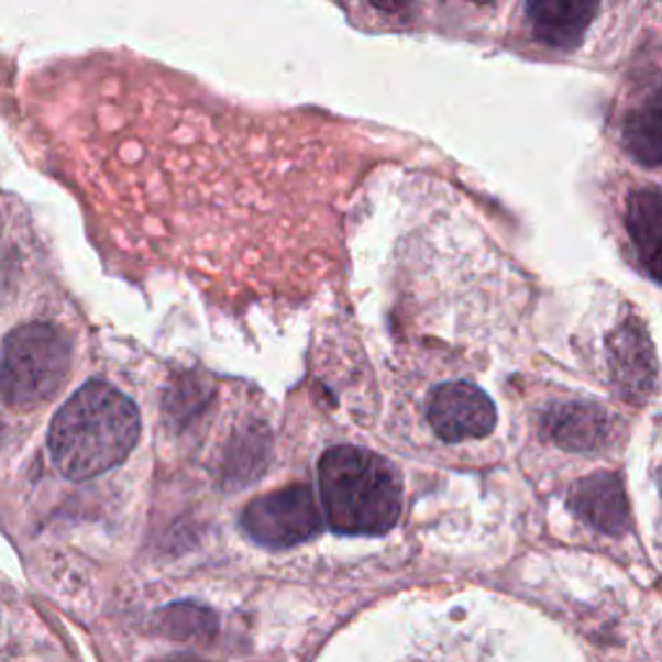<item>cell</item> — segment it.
I'll use <instances>...</instances> for the list:
<instances>
[{
  "instance_id": "1",
  "label": "cell",
  "mask_w": 662,
  "mask_h": 662,
  "mask_svg": "<svg viewBox=\"0 0 662 662\" xmlns=\"http://www.w3.org/2000/svg\"><path fill=\"white\" fill-rule=\"evenodd\" d=\"M140 438V411L114 386L91 380L70 396L49 428V455L63 476L86 482L128 459Z\"/></svg>"
},
{
  "instance_id": "2",
  "label": "cell",
  "mask_w": 662,
  "mask_h": 662,
  "mask_svg": "<svg viewBox=\"0 0 662 662\" xmlns=\"http://www.w3.org/2000/svg\"><path fill=\"white\" fill-rule=\"evenodd\" d=\"M321 499L336 533L380 536L401 515V476L378 453L340 445L323 453L319 463Z\"/></svg>"
},
{
  "instance_id": "3",
  "label": "cell",
  "mask_w": 662,
  "mask_h": 662,
  "mask_svg": "<svg viewBox=\"0 0 662 662\" xmlns=\"http://www.w3.org/2000/svg\"><path fill=\"white\" fill-rule=\"evenodd\" d=\"M68 371V336L53 323H26L0 352V396L13 407H40L60 391Z\"/></svg>"
},
{
  "instance_id": "4",
  "label": "cell",
  "mask_w": 662,
  "mask_h": 662,
  "mask_svg": "<svg viewBox=\"0 0 662 662\" xmlns=\"http://www.w3.org/2000/svg\"><path fill=\"white\" fill-rule=\"evenodd\" d=\"M246 533L272 549H288L321 531V512L304 484L256 497L241 515Z\"/></svg>"
},
{
  "instance_id": "5",
  "label": "cell",
  "mask_w": 662,
  "mask_h": 662,
  "mask_svg": "<svg viewBox=\"0 0 662 662\" xmlns=\"http://www.w3.org/2000/svg\"><path fill=\"white\" fill-rule=\"evenodd\" d=\"M428 417L432 430L445 443L482 440L497 424L495 404L482 388L471 384H443L430 396Z\"/></svg>"
},
{
  "instance_id": "6",
  "label": "cell",
  "mask_w": 662,
  "mask_h": 662,
  "mask_svg": "<svg viewBox=\"0 0 662 662\" xmlns=\"http://www.w3.org/2000/svg\"><path fill=\"white\" fill-rule=\"evenodd\" d=\"M600 11V0H528L526 16L539 42L575 49Z\"/></svg>"
},
{
  "instance_id": "7",
  "label": "cell",
  "mask_w": 662,
  "mask_h": 662,
  "mask_svg": "<svg viewBox=\"0 0 662 662\" xmlns=\"http://www.w3.org/2000/svg\"><path fill=\"white\" fill-rule=\"evenodd\" d=\"M572 507L583 515L587 523L600 531L619 536L629 526V507L624 497L621 482L614 474L587 476L572 492Z\"/></svg>"
},
{
  "instance_id": "8",
  "label": "cell",
  "mask_w": 662,
  "mask_h": 662,
  "mask_svg": "<svg viewBox=\"0 0 662 662\" xmlns=\"http://www.w3.org/2000/svg\"><path fill=\"white\" fill-rule=\"evenodd\" d=\"M629 235L635 241L639 256H642L647 272L652 279L660 277V249H662V208L658 189H647L629 200L627 210Z\"/></svg>"
},
{
  "instance_id": "9",
  "label": "cell",
  "mask_w": 662,
  "mask_h": 662,
  "mask_svg": "<svg viewBox=\"0 0 662 662\" xmlns=\"http://www.w3.org/2000/svg\"><path fill=\"white\" fill-rule=\"evenodd\" d=\"M547 428L559 445L583 451V448H593L603 440L606 415L591 404H566V407L551 411Z\"/></svg>"
},
{
  "instance_id": "10",
  "label": "cell",
  "mask_w": 662,
  "mask_h": 662,
  "mask_svg": "<svg viewBox=\"0 0 662 662\" xmlns=\"http://www.w3.org/2000/svg\"><path fill=\"white\" fill-rule=\"evenodd\" d=\"M616 375L624 386H635L642 394L652 384V355L647 350V340L639 334H621L616 342Z\"/></svg>"
},
{
  "instance_id": "11",
  "label": "cell",
  "mask_w": 662,
  "mask_h": 662,
  "mask_svg": "<svg viewBox=\"0 0 662 662\" xmlns=\"http://www.w3.org/2000/svg\"><path fill=\"white\" fill-rule=\"evenodd\" d=\"M627 143L635 151V156L644 164L658 166L660 164V97L658 91L652 93L650 104L642 112L635 114L629 120L627 128Z\"/></svg>"
},
{
  "instance_id": "12",
  "label": "cell",
  "mask_w": 662,
  "mask_h": 662,
  "mask_svg": "<svg viewBox=\"0 0 662 662\" xmlns=\"http://www.w3.org/2000/svg\"><path fill=\"white\" fill-rule=\"evenodd\" d=\"M168 629L174 637H187V639H208L216 631V619L208 610L195 608V606H174L166 610Z\"/></svg>"
},
{
  "instance_id": "13",
  "label": "cell",
  "mask_w": 662,
  "mask_h": 662,
  "mask_svg": "<svg viewBox=\"0 0 662 662\" xmlns=\"http://www.w3.org/2000/svg\"><path fill=\"white\" fill-rule=\"evenodd\" d=\"M411 3H415V0H373V5H378L380 11H401Z\"/></svg>"
},
{
  "instance_id": "14",
  "label": "cell",
  "mask_w": 662,
  "mask_h": 662,
  "mask_svg": "<svg viewBox=\"0 0 662 662\" xmlns=\"http://www.w3.org/2000/svg\"><path fill=\"white\" fill-rule=\"evenodd\" d=\"M153 662H205V660L195 658V654H168V658H158Z\"/></svg>"
}]
</instances>
